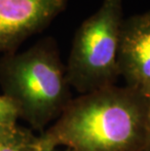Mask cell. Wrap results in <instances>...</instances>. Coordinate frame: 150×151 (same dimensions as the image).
Listing matches in <instances>:
<instances>
[{"mask_svg": "<svg viewBox=\"0 0 150 151\" xmlns=\"http://www.w3.org/2000/svg\"><path fill=\"white\" fill-rule=\"evenodd\" d=\"M147 112V98L128 86L83 94L39 137L41 145H62L68 151H143Z\"/></svg>", "mask_w": 150, "mask_h": 151, "instance_id": "6da1fadb", "label": "cell"}, {"mask_svg": "<svg viewBox=\"0 0 150 151\" xmlns=\"http://www.w3.org/2000/svg\"><path fill=\"white\" fill-rule=\"evenodd\" d=\"M0 86L18 108L20 118L40 131L56 121L72 101L65 65L51 36L41 38L24 52L3 55Z\"/></svg>", "mask_w": 150, "mask_h": 151, "instance_id": "7a4b0ae2", "label": "cell"}, {"mask_svg": "<svg viewBox=\"0 0 150 151\" xmlns=\"http://www.w3.org/2000/svg\"><path fill=\"white\" fill-rule=\"evenodd\" d=\"M123 21V0H103L76 30L65 69L70 87L81 95L116 85Z\"/></svg>", "mask_w": 150, "mask_h": 151, "instance_id": "3957f363", "label": "cell"}, {"mask_svg": "<svg viewBox=\"0 0 150 151\" xmlns=\"http://www.w3.org/2000/svg\"><path fill=\"white\" fill-rule=\"evenodd\" d=\"M69 0H0V54L16 52L27 38L48 27Z\"/></svg>", "mask_w": 150, "mask_h": 151, "instance_id": "277c9868", "label": "cell"}, {"mask_svg": "<svg viewBox=\"0 0 150 151\" xmlns=\"http://www.w3.org/2000/svg\"><path fill=\"white\" fill-rule=\"evenodd\" d=\"M120 77L126 86L150 95V11L124 19L119 47Z\"/></svg>", "mask_w": 150, "mask_h": 151, "instance_id": "5b68a950", "label": "cell"}, {"mask_svg": "<svg viewBox=\"0 0 150 151\" xmlns=\"http://www.w3.org/2000/svg\"><path fill=\"white\" fill-rule=\"evenodd\" d=\"M40 137L31 131L19 126L13 136L0 144V151H40Z\"/></svg>", "mask_w": 150, "mask_h": 151, "instance_id": "8992f818", "label": "cell"}, {"mask_svg": "<svg viewBox=\"0 0 150 151\" xmlns=\"http://www.w3.org/2000/svg\"><path fill=\"white\" fill-rule=\"evenodd\" d=\"M20 118L18 108L8 97L0 95V125L15 126Z\"/></svg>", "mask_w": 150, "mask_h": 151, "instance_id": "52a82bcc", "label": "cell"}, {"mask_svg": "<svg viewBox=\"0 0 150 151\" xmlns=\"http://www.w3.org/2000/svg\"><path fill=\"white\" fill-rule=\"evenodd\" d=\"M18 127V125H15V126H2V125H0V144L8 139H10L17 132Z\"/></svg>", "mask_w": 150, "mask_h": 151, "instance_id": "ba28073f", "label": "cell"}, {"mask_svg": "<svg viewBox=\"0 0 150 151\" xmlns=\"http://www.w3.org/2000/svg\"><path fill=\"white\" fill-rule=\"evenodd\" d=\"M148 101V112H147V137H146V143L143 151H150V95L147 97Z\"/></svg>", "mask_w": 150, "mask_h": 151, "instance_id": "9c48e42d", "label": "cell"}, {"mask_svg": "<svg viewBox=\"0 0 150 151\" xmlns=\"http://www.w3.org/2000/svg\"><path fill=\"white\" fill-rule=\"evenodd\" d=\"M40 151H68L67 149L65 150H60L58 149V147H48V146H42Z\"/></svg>", "mask_w": 150, "mask_h": 151, "instance_id": "30bf717a", "label": "cell"}]
</instances>
